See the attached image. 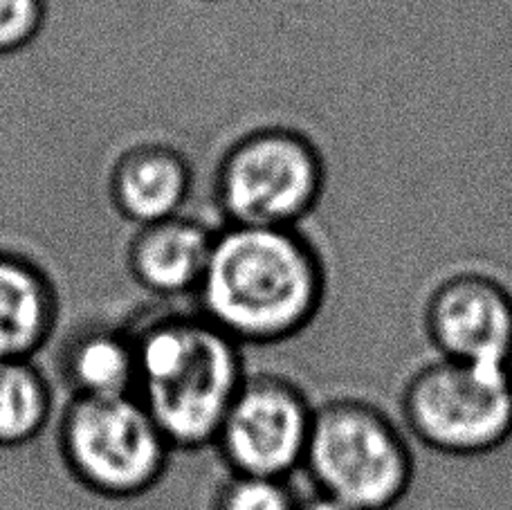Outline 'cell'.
<instances>
[{"instance_id":"9a60e30c","label":"cell","mask_w":512,"mask_h":510,"mask_svg":"<svg viewBox=\"0 0 512 510\" xmlns=\"http://www.w3.org/2000/svg\"><path fill=\"white\" fill-rule=\"evenodd\" d=\"M48 12V0H0V57L30 48L48 23Z\"/></svg>"},{"instance_id":"8fae6325","label":"cell","mask_w":512,"mask_h":510,"mask_svg":"<svg viewBox=\"0 0 512 510\" xmlns=\"http://www.w3.org/2000/svg\"><path fill=\"white\" fill-rule=\"evenodd\" d=\"M61 320L54 279L27 254L0 248V360H34Z\"/></svg>"},{"instance_id":"277c9868","label":"cell","mask_w":512,"mask_h":510,"mask_svg":"<svg viewBox=\"0 0 512 510\" xmlns=\"http://www.w3.org/2000/svg\"><path fill=\"white\" fill-rule=\"evenodd\" d=\"M324 189L322 149L288 124L245 131L225 149L214 173V203L225 225L299 227Z\"/></svg>"},{"instance_id":"5bb4252c","label":"cell","mask_w":512,"mask_h":510,"mask_svg":"<svg viewBox=\"0 0 512 510\" xmlns=\"http://www.w3.org/2000/svg\"><path fill=\"white\" fill-rule=\"evenodd\" d=\"M299 502L288 479L227 472L214 493L212 510H297Z\"/></svg>"},{"instance_id":"2e32d148","label":"cell","mask_w":512,"mask_h":510,"mask_svg":"<svg viewBox=\"0 0 512 510\" xmlns=\"http://www.w3.org/2000/svg\"><path fill=\"white\" fill-rule=\"evenodd\" d=\"M297 510H360V508H355L351 504L342 502V499L315 490V493L301 497Z\"/></svg>"},{"instance_id":"52a82bcc","label":"cell","mask_w":512,"mask_h":510,"mask_svg":"<svg viewBox=\"0 0 512 510\" xmlns=\"http://www.w3.org/2000/svg\"><path fill=\"white\" fill-rule=\"evenodd\" d=\"M315 407L295 380L248 373L212 448L227 472L288 479L304 468Z\"/></svg>"},{"instance_id":"7a4b0ae2","label":"cell","mask_w":512,"mask_h":510,"mask_svg":"<svg viewBox=\"0 0 512 510\" xmlns=\"http://www.w3.org/2000/svg\"><path fill=\"white\" fill-rule=\"evenodd\" d=\"M135 396L173 452L212 448L248 378L243 346L200 311H160L131 326Z\"/></svg>"},{"instance_id":"9c48e42d","label":"cell","mask_w":512,"mask_h":510,"mask_svg":"<svg viewBox=\"0 0 512 510\" xmlns=\"http://www.w3.org/2000/svg\"><path fill=\"white\" fill-rule=\"evenodd\" d=\"M214 239L212 225L187 214L135 227L126 248V270L137 288L158 299L196 297Z\"/></svg>"},{"instance_id":"ba28073f","label":"cell","mask_w":512,"mask_h":510,"mask_svg":"<svg viewBox=\"0 0 512 510\" xmlns=\"http://www.w3.org/2000/svg\"><path fill=\"white\" fill-rule=\"evenodd\" d=\"M423 326L441 358L512 367V288L492 272L445 275L425 299Z\"/></svg>"},{"instance_id":"30bf717a","label":"cell","mask_w":512,"mask_h":510,"mask_svg":"<svg viewBox=\"0 0 512 510\" xmlns=\"http://www.w3.org/2000/svg\"><path fill=\"white\" fill-rule=\"evenodd\" d=\"M194 191V167L167 142H137L115 158L108 173V200L117 216L135 227L185 214Z\"/></svg>"},{"instance_id":"5b68a950","label":"cell","mask_w":512,"mask_h":510,"mask_svg":"<svg viewBox=\"0 0 512 510\" xmlns=\"http://www.w3.org/2000/svg\"><path fill=\"white\" fill-rule=\"evenodd\" d=\"M409 434L452 459H481L512 439V367L438 355L411 373L400 396Z\"/></svg>"},{"instance_id":"8992f818","label":"cell","mask_w":512,"mask_h":510,"mask_svg":"<svg viewBox=\"0 0 512 510\" xmlns=\"http://www.w3.org/2000/svg\"><path fill=\"white\" fill-rule=\"evenodd\" d=\"M63 468L104 499H135L167 475L173 448L137 396L70 398L57 427Z\"/></svg>"},{"instance_id":"7c38bea8","label":"cell","mask_w":512,"mask_h":510,"mask_svg":"<svg viewBox=\"0 0 512 510\" xmlns=\"http://www.w3.org/2000/svg\"><path fill=\"white\" fill-rule=\"evenodd\" d=\"M59 373L70 398L135 396L137 355L131 326L79 329L63 344Z\"/></svg>"},{"instance_id":"3957f363","label":"cell","mask_w":512,"mask_h":510,"mask_svg":"<svg viewBox=\"0 0 512 510\" xmlns=\"http://www.w3.org/2000/svg\"><path fill=\"white\" fill-rule=\"evenodd\" d=\"M304 470L315 490L360 510H393L416 479V457L396 421L364 398L315 407Z\"/></svg>"},{"instance_id":"6da1fadb","label":"cell","mask_w":512,"mask_h":510,"mask_svg":"<svg viewBox=\"0 0 512 510\" xmlns=\"http://www.w3.org/2000/svg\"><path fill=\"white\" fill-rule=\"evenodd\" d=\"M326 288L322 254L299 227L223 225L194 299L241 346H270L317 320Z\"/></svg>"},{"instance_id":"4fadbf2b","label":"cell","mask_w":512,"mask_h":510,"mask_svg":"<svg viewBox=\"0 0 512 510\" xmlns=\"http://www.w3.org/2000/svg\"><path fill=\"white\" fill-rule=\"evenodd\" d=\"M52 412V385L36 362L0 360V450L39 439Z\"/></svg>"}]
</instances>
